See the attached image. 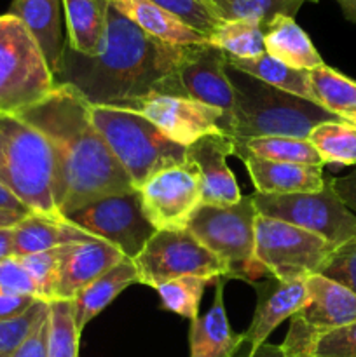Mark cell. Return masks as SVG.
Listing matches in <instances>:
<instances>
[{
    "mask_svg": "<svg viewBox=\"0 0 356 357\" xmlns=\"http://www.w3.org/2000/svg\"><path fill=\"white\" fill-rule=\"evenodd\" d=\"M187 47L150 37L114 6H108L100 52L87 58L66 44L54 84L75 87L93 107L136 112L142 101L156 94L184 96L178 66Z\"/></svg>",
    "mask_w": 356,
    "mask_h": 357,
    "instance_id": "cell-1",
    "label": "cell"
},
{
    "mask_svg": "<svg viewBox=\"0 0 356 357\" xmlns=\"http://www.w3.org/2000/svg\"><path fill=\"white\" fill-rule=\"evenodd\" d=\"M17 115L51 145L59 216L94 199L136 190L94 126L89 103L75 87L58 84L44 100Z\"/></svg>",
    "mask_w": 356,
    "mask_h": 357,
    "instance_id": "cell-2",
    "label": "cell"
},
{
    "mask_svg": "<svg viewBox=\"0 0 356 357\" xmlns=\"http://www.w3.org/2000/svg\"><path fill=\"white\" fill-rule=\"evenodd\" d=\"M234 87L232 136L237 142L267 136L309 138L316 126L342 121L320 105L267 86L227 66Z\"/></svg>",
    "mask_w": 356,
    "mask_h": 357,
    "instance_id": "cell-3",
    "label": "cell"
},
{
    "mask_svg": "<svg viewBox=\"0 0 356 357\" xmlns=\"http://www.w3.org/2000/svg\"><path fill=\"white\" fill-rule=\"evenodd\" d=\"M0 183L35 215L59 216L51 145L14 114H0Z\"/></svg>",
    "mask_w": 356,
    "mask_h": 357,
    "instance_id": "cell-4",
    "label": "cell"
},
{
    "mask_svg": "<svg viewBox=\"0 0 356 357\" xmlns=\"http://www.w3.org/2000/svg\"><path fill=\"white\" fill-rule=\"evenodd\" d=\"M91 119L138 190L154 174L187 162V149L133 110L89 105Z\"/></svg>",
    "mask_w": 356,
    "mask_h": 357,
    "instance_id": "cell-5",
    "label": "cell"
},
{
    "mask_svg": "<svg viewBox=\"0 0 356 357\" xmlns=\"http://www.w3.org/2000/svg\"><path fill=\"white\" fill-rule=\"evenodd\" d=\"M255 220L253 195H243L230 206L202 204L187 230L225 265L227 279L253 281L265 271L255 258Z\"/></svg>",
    "mask_w": 356,
    "mask_h": 357,
    "instance_id": "cell-6",
    "label": "cell"
},
{
    "mask_svg": "<svg viewBox=\"0 0 356 357\" xmlns=\"http://www.w3.org/2000/svg\"><path fill=\"white\" fill-rule=\"evenodd\" d=\"M56 87L37 42L17 17L0 16V114H21Z\"/></svg>",
    "mask_w": 356,
    "mask_h": 357,
    "instance_id": "cell-7",
    "label": "cell"
},
{
    "mask_svg": "<svg viewBox=\"0 0 356 357\" xmlns=\"http://www.w3.org/2000/svg\"><path fill=\"white\" fill-rule=\"evenodd\" d=\"M335 248L323 237L281 220L257 215L255 258L279 281H299L320 274Z\"/></svg>",
    "mask_w": 356,
    "mask_h": 357,
    "instance_id": "cell-8",
    "label": "cell"
},
{
    "mask_svg": "<svg viewBox=\"0 0 356 357\" xmlns=\"http://www.w3.org/2000/svg\"><path fill=\"white\" fill-rule=\"evenodd\" d=\"M309 300L290 317V330L278 345L285 357H313L318 340L328 331L356 323V295L321 274L306 279Z\"/></svg>",
    "mask_w": 356,
    "mask_h": 357,
    "instance_id": "cell-9",
    "label": "cell"
},
{
    "mask_svg": "<svg viewBox=\"0 0 356 357\" xmlns=\"http://www.w3.org/2000/svg\"><path fill=\"white\" fill-rule=\"evenodd\" d=\"M257 215L295 225L323 237L334 248L356 237V215L335 194L332 181L311 194L253 195Z\"/></svg>",
    "mask_w": 356,
    "mask_h": 357,
    "instance_id": "cell-10",
    "label": "cell"
},
{
    "mask_svg": "<svg viewBox=\"0 0 356 357\" xmlns=\"http://www.w3.org/2000/svg\"><path fill=\"white\" fill-rule=\"evenodd\" d=\"M140 284L157 286L185 275L227 279V268L212 251L202 246L187 229L159 230L133 260Z\"/></svg>",
    "mask_w": 356,
    "mask_h": 357,
    "instance_id": "cell-11",
    "label": "cell"
},
{
    "mask_svg": "<svg viewBox=\"0 0 356 357\" xmlns=\"http://www.w3.org/2000/svg\"><path fill=\"white\" fill-rule=\"evenodd\" d=\"M63 218L77 229L117 248L128 260H135L157 232L143 213L138 190L94 199Z\"/></svg>",
    "mask_w": 356,
    "mask_h": 357,
    "instance_id": "cell-12",
    "label": "cell"
},
{
    "mask_svg": "<svg viewBox=\"0 0 356 357\" xmlns=\"http://www.w3.org/2000/svg\"><path fill=\"white\" fill-rule=\"evenodd\" d=\"M143 213L154 229L185 230L202 206L201 176L194 164L170 167L154 174L138 188Z\"/></svg>",
    "mask_w": 356,
    "mask_h": 357,
    "instance_id": "cell-13",
    "label": "cell"
},
{
    "mask_svg": "<svg viewBox=\"0 0 356 357\" xmlns=\"http://www.w3.org/2000/svg\"><path fill=\"white\" fill-rule=\"evenodd\" d=\"M136 112L156 124L171 142L185 149L206 136H232V124L222 110L187 96L156 94L142 101Z\"/></svg>",
    "mask_w": 356,
    "mask_h": 357,
    "instance_id": "cell-14",
    "label": "cell"
},
{
    "mask_svg": "<svg viewBox=\"0 0 356 357\" xmlns=\"http://www.w3.org/2000/svg\"><path fill=\"white\" fill-rule=\"evenodd\" d=\"M184 96L223 112L232 124L234 87L227 73L225 52L208 44L188 45L178 66Z\"/></svg>",
    "mask_w": 356,
    "mask_h": 357,
    "instance_id": "cell-15",
    "label": "cell"
},
{
    "mask_svg": "<svg viewBox=\"0 0 356 357\" xmlns=\"http://www.w3.org/2000/svg\"><path fill=\"white\" fill-rule=\"evenodd\" d=\"M236 139L229 135H212L187 146V160L194 164L201 176L202 204L230 206L241 201L236 176L227 166V157L234 155Z\"/></svg>",
    "mask_w": 356,
    "mask_h": 357,
    "instance_id": "cell-16",
    "label": "cell"
},
{
    "mask_svg": "<svg viewBox=\"0 0 356 357\" xmlns=\"http://www.w3.org/2000/svg\"><path fill=\"white\" fill-rule=\"evenodd\" d=\"M257 307L253 319L244 331V344H248V354L257 351L267 342L269 335L283 323L299 312L309 300L306 279L299 281H279L269 278L262 284H257Z\"/></svg>",
    "mask_w": 356,
    "mask_h": 357,
    "instance_id": "cell-17",
    "label": "cell"
},
{
    "mask_svg": "<svg viewBox=\"0 0 356 357\" xmlns=\"http://www.w3.org/2000/svg\"><path fill=\"white\" fill-rule=\"evenodd\" d=\"M122 260H126L124 255L105 241L75 244L59 267L52 300H73L94 279Z\"/></svg>",
    "mask_w": 356,
    "mask_h": 357,
    "instance_id": "cell-18",
    "label": "cell"
},
{
    "mask_svg": "<svg viewBox=\"0 0 356 357\" xmlns=\"http://www.w3.org/2000/svg\"><path fill=\"white\" fill-rule=\"evenodd\" d=\"M7 14L17 17L30 31L49 70L56 75L66 49L63 35V0H13Z\"/></svg>",
    "mask_w": 356,
    "mask_h": 357,
    "instance_id": "cell-19",
    "label": "cell"
},
{
    "mask_svg": "<svg viewBox=\"0 0 356 357\" xmlns=\"http://www.w3.org/2000/svg\"><path fill=\"white\" fill-rule=\"evenodd\" d=\"M246 166L257 194L290 195L311 194L325 187L323 167L304 166V164L272 162L253 157L248 152H236Z\"/></svg>",
    "mask_w": 356,
    "mask_h": 357,
    "instance_id": "cell-20",
    "label": "cell"
},
{
    "mask_svg": "<svg viewBox=\"0 0 356 357\" xmlns=\"http://www.w3.org/2000/svg\"><path fill=\"white\" fill-rule=\"evenodd\" d=\"M14 257L23 258L28 255L42 253L54 248L70 246V244L94 243L96 239L91 234L77 229L63 216L28 215L23 222L14 227Z\"/></svg>",
    "mask_w": 356,
    "mask_h": 357,
    "instance_id": "cell-21",
    "label": "cell"
},
{
    "mask_svg": "<svg viewBox=\"0 0 356 357\" xmlns=\"http://www.w3.org/2000/svg\"><path fill=\"white\" fill-rule=\"evenodd\" d=\"M108 2L128 20H131L140 30L164 44L178 45V47L208 44L206 35L187 26L184 21L164 10L152 0H108Z\"/></svg>",
    "mask_w": 356,
    "mask_h": 357,
    "instance_id": "cell-22",
    "label": "cell"
},
{
    "mask_svg": "<svg viewBox=\"0 0 356 357\" xmlns=\"http://www.w3.org/2000/svg\"><path fill=\"white\" fill-rule=\"evenodd\" d=\"M191 356L234 357L244 344L243 333H234L223 307V281L216 284L215 300L208 312L191 323Z\"/></svg>",
    "mask_w": 356,
    "mask_h": 357,
    "instance_id": "cell-23",
    "label": "cell"
},
{
    "mask_svg": "<svg viewBox=\"0 0 356 357\" xmlns=\"http://www.w3.org/2000/svg\"><path fill=\"white\" fill-rule=\"evenodd\" d=\"M265 52L290 68L309 70L325 65L309 35L297 24L295 17L278 14L264 26Z\"/></svg>",
    "mask_w": 356,
    "mask_h": 357,
    "instance_id": "cell-24",
    "label": "cell"
},
{
    "mask_svg": "<svg viewBox=\"0 0 356 357\" xmlns=\"http://www.w3.org/2000/svg\"><path fill=\"white\" fill-rule=\"evenodd\" d=\"M140 282L138 271H136L133 260H122L121 264L114 265L110 271L94 279L89 286L82 289L73 298V310H75L77 330L82 333L84 328L101 312L107 309L126 288Z\"/></svg>",
    "mask_w": 356,
    "mask_h": 357,
    "instance_id": "cell-25",
    "label": "cell"
},
{
    "mask_svg": "<svg viewBox=\"0 0 356 357\" xmlns=\"http://www.w3.org/2000/svg\"><path fill=\"white\" fill-rule=\"evenodd\" d=\"M108 6V0H63L66 44L72 51L87 58L100 52Z\"/></svg>",
    "mask_w": 356,
    "mask_h": 357,
    "instance_id": "cell-26",
    "label": "cell"
},
{
    "mask_svg": "<svg viewBox=\"0 0 356 357\" xmlns=\"http://www.w3.org/2000/svg\"><path fill=\"white\" fill-rule=\"evenodd\" d=\"M225 61L229 68L246 73V75L262 80L267 86L281 89L285 93L295 94V96L314 103V96L309 84V72L290 68L288 65L278 61L276 58L269 56L267 52L250 59H236L225 56Z\"/></svg>",
    "mask_w": 356,
    "mask_h": 357,
    "instance_id": "cell-27",
    "label": "cell"
},
{
    "mask_svg": "<svg viewBox=\"0 0 356 357\" xmlns=\"http://www.w3.org/2000/svg\"><path fill=\"white\" fill-rule=\"evenodd\" d=\"M314 103L342 121L356 112V82L327 65L309 70Z\"/></svg>",
    "mask_w": 356,
    "mask_h": 357,
    "instance_id": "cell-28",
    "label": "cell"
},
{
    "mask_svg": "<svg viewBox=\"0 0 356 357\" xmlns=\"http://www.w3.org/2000/svg\"><path fill=\"white\" fill-rule=\"evenodd\" d=\"M208 42L229 58H257L265 52L264 24L257 20H222Z\"/></svg>",
    "mask_w": 356,
    "mask_h": 357,
    "instance_id": "cell-29",
    "label": "cell"
},
{
    "mask_svg": "<svg viewBox=\"0 0 356 357\" xmlns=\"http://www.w3.org/2000/svg\"><path fill=\"white\" fill-rule=\"evenodd\" d=\"M236 152H248L253 157L272 162L304 164V166L323 167V160L318 155L316 149L309 139L286 138V136H267V138H251L246 142H237Z\"/></svg>",
    "mask_w": 356,
    "mask_h": 357,
    "instance_id": "cell-30",
    "label": "cell"
},
{
    "mask_svg": "<svg viewBox=\"0 0 356 357\" xmlns=\"http://www.w3.org/2000/svg\"><path fill=\"white\" fill-rule=\"evenodd\" d=\"M311 145L323 164L356 166V126L346 121H330L311 131Z\"/></svg>",
    "mask_w": 356,
    "mask_h": 357,
    "instance_id": "cell-31",
    "label": "cell"
},
{
    "mask_svg": "<svg viewBox=\"0 0 356 357\" xmlns=\"http://www.w3.org/2000/svg\"><path fill=\"white\" fill-rule=\"evenodd\" d=\"M79 338L73 300L49 302L47 357H77Z\"/></svg>",
    "mask_w": 356,
    "mask_h": 357,
    "instance_id": "cell-32",
    "label": "cell"
},
{
    "mask_svg": "<svg viewBox=\"0 0 356 357\" xmlns=\"http://www.w3.org/2000/svg\"><path fill=\"white\" fill-rule=\"evenodd\" d=\"M220 20H257L267 24L278 14L295 17L307 0H209Z\"/></svg>",
    "mask_w": 356,
    "mask_h": 357,
    "instance_id": "cell-33",
    "label": "cell"
},
{
    "mask_svg": "<svg viewBox=\"0 0 356 357\" xmlns=\"http://www.w3.org/2000/svg\"><path fill=\"white\" fill-rule=\"evenodd\" d=\"M209 282L212 279L185 275V278L171 279V281L157 286L156 291L159 293L164 309L171 310L185 319H191L192 323L199 317L202 293Z\"/></svg>",
    "mask_w": 356,
    "mask_h": 357,
    "instance_id": "cell-34",
    "label": "cell"
},
{
    "mask_svg": "<svg viewBox=\"0 0 356 357\" xmlns=\"http://www.w3.org/2000/svg\"><path fill=\"white\" fill-rule=\"evenodd\" d=\"M73 246L75 244L54 248V250H47L42 251V253L28 255V257L20 258L23 267L27 268L28 274L34 279L35 286H37L38 298L44 300V302H52V293H54L59 267H61L63 260H65L66 255L70 253Z\"/></svg>",
    "mask_w": 356,
    "mask_h": 357,
    "instance_id": "cell-35",
    "label": "cell"
},
{
    "mask_svg": "<svg viewBox=\"0 0 356 357\" xmlns=\"http://www.w3.org/2000/svg\"><path fill=\"white\" fill-rule=\"evenodd\" d=\"M49 312V302L37 300L30 309L14 319L0 321V357H13L34 331L38 321Z\"/></svg>",
    "mask_w": 356,
    "mask_h": 357,
    "instance_id": "cell-36",
    "label": "cell"
},
{
    "mask_svg": "<svg viewBox=\"0 0 356 357\" xmlns=\"http://www.w3.org/2000/svg\"><path fill=\"white\" fill-rule=\"evenodd\" d=\"M199 33L209 35L222 23L209 0H152Z\"/></svg>",
    "mask_w": 356,
    "mask_h": 357,
    "instance_id": "cell-37",
    "label": "cell"
},
{
    "mask_svg": "<svg viewBox=\"0 0 356 357\" xmlns=\"http://www.w3.org/2000/svg\"><path fill=\"white\" fill-rule=\"evenodd\" d=\"M320 274L339 282L356 295V237L346 241L332 251Z\"/></svg>",
    "mask_w": 356,
    "mask_h": 357,
    "instance_id": "cell-38",
    "label": "cell"
},
{
    "mask_svg": "<svg viewBox=\"0 0 356 357\" xmlns=\"http://www.w3.org/2000/svg\"><path fill=\"white\" fill-rule=\"evenodd\" d=\"M0 295H28L38 298L37 286L20 258L13 257L0 261Z\"/></svg>",
    "mask_w": 356,
    "mask_h": 357,
    "instance_id": "cell-39",
    "label": "cell"
},
{
    "mask_svg": "<svg viewBox=\"0 0 356 357\" xmlns=\"http://www.w3.org/2000/svg\"><path fill=\"white\" fill-rule=\"evenodd\" d=\"M313 357H356V323L325 333Z\"/></svg>",
    "mask_w": 356,
    "mask_h": 357,
    "instance_id": "cell-40",
    "label": "cell"
},
{
    "mask_svg": "<svg viewBox=\"0 0 356 357\" xmlns=\"http://www.w3.org/2000/svg\"><path fill=\"white\" fill-rule=\"evenodd\" d=\"M47 316L38 321L37 326L13 357H47Z\"/></svg>",
    "mask_w": 356,
    "mask_h": 357,
    "instance_id": "cell-41",
    "label": "cell"
},
{
    "mask_svg": "<svg viewBox=\"0 0 356 357\" xmlns=\"http://www.w3.org/2000/svg\"><path fill=\"white\" fill-rule=\"evenodd\" d=\"M38 298L28 295H0V321L14 319L27 312Z\"/></svg>",
    "mask_w": 356,
    "mask_h": 357,
    "instance_id": "cell-42",
    "label": "cell"
},
{
    "mask_svg": "<svg viewBox=\"0 0 356 357\" xmlns=\"http://www.w3.org/2000/svg\"><path fill=\"white\" fill-rule=\"evenodd\" d=\"M332 187L346 208L356 215V169L341 178H330Z\"/></svg>",
    "mask_w": 356,
    "mask_h": 357,
    "instance_id": "cell-43",
    "label": "cell"
},
{
    "mask_svg": "<svg viewBox=\"0 0 356 357\" xmlns=\"http://www.w3.org/2000/svg\"><path fill=\"white\" fill-rule=\"evenodd\" d=\"M0 209H7V211H16V213H24V215H30V209L23 204V202L17 201L2 183H0Z\"/></svg>",
    "mask_w": 356,
    "mask_h": 357,
    "instance_id": "cell-44",
    "label": "cell"
},
{
    "mask_svg": "<svg viewBox=\"0 0 356 357\" xmlns=\"http://www.w3.org/2000/svg\"><path fill=\"white\" fill-rule=\"evenodd\" d=\"M14 257V230L0 229V261Z\"/></svg>",
    "mask_w": 356,
    "mask_h": 357,
    "instance_id": "cell-45",
    "label": "cell"
},
{
    "mask_svg": "<svg viewBox=\"0 0 356 357\" xmlns=\"http://www.w3.org/2000/svg\"><path fill=\"white\" fill-rule=\"evenodd\" d=\"M31 215V213H30ZM28 215L16 211H7V209H0V229H14L20 222H23Z\"/></svg>",
    "mask_w": 356,
    "mask_h": 357,
    "instance_id": "cell-46",
    "label": "cell"
},
{
    "mask_svg": "<svg viewBox=\"0 0 356 357\" xmlns=\"http://www.w3.org/2000/svg\"><path fill=\"white\" fill-rule=\"evenodd\" d=\"M246 357H285V356L281 354L279 347H276V345L264 344V345H260V347H258L255 352L248 354Z\"/></svg>",
    "mask_w": 356,
    "mask_h": 357,
    "instance_id": "cell-47",
    "label": "cell"
},
{
    "mask_svg": "<svg viewBox=\"0 0 356 357\" xmlns=\"http://www.w3.org/2000/svg\"><path fill=\"white\" fill-rule=\"evenodd\" d=\"M342 13L349 21H356V0H337Z\"/></svg>",
    "mask_w": 356,
    "mask_h": 357,
    "instance_id": "cell-48",
    "label": "cell"
},
{
    "mask_svg": "<svg viewBox=\"0 0 356 357\" xmlns=\"http://www.w3.org/2000/svg\"><path fill=\"white\" fill-rule=\"evenodd\" d=\"M346 122H349V124L356 126V112H355V114H351V115H349V117L346 119Z\"/></svg>",
    "mask_w": 356,
    "mask_h": 357,
    "instance_id": "cell-49",
    "label": "cell"
}]
</instances>
